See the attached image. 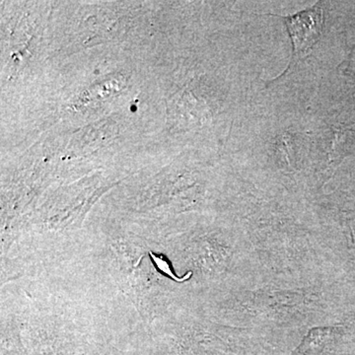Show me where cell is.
Returning <instances> with one entry per match:
<instances>
[{"label": "cell", "mask_w": 355, "mask_h": 355, "mask_svg": "<svg viewBox=\"0 0 355 355\" xmlns=\"http://www.w3.org/2000/svg\"><path fill=\"white\" fill-rule=\"evenodd\" d=\"M150 254L151 257H153V261H155L156 265H157L159 270H160L161 272H164L165 275H167L168 277H171L172 279L181 282H184V280L188 279L189 277H191V272H189L188 275H184V277H182V279H179V277H177L176 275H174V272H172L171 268H170L169 263H168L167 261L164 260V259L153 256V254Z\"/></svg>", "instance_id": "2"}, {"label": "cell", "mask_w": 355, "mask_h": 355, "mask_svg": "<svg viewBox=\"0 0 355 355\" xmlns=\"http://www.w3.org/2000/svg\"><path fill=\"white\" fill-rule=\"evenodd\" d=\"M282 19L286 23L293 44V58L287 69L289 70L308 51L312 50L314 44L319 41L323 30V7L321 2H318L316 6L309 9L282 17Z\"/></svg>", "instance_id": "1"}]
</instances>
